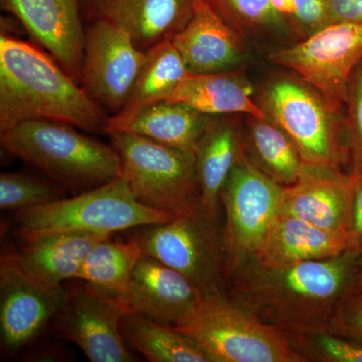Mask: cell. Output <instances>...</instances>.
Instances as JSON below:
<instances>
[{
	"label": "cell",
	"mask_w": 362,
	"mask_h": 362,
	"mask_svg": "<svg viewBox=\"0 0 362 362\" xmlns=\"http://www.w3.org/2000/svg\"><path fill=\"white\" fill-rule=\"evenodd\" d=\"M362 289L358 249L332 258L273 266L252 259L226 276V295L286 334L327 331L340 306Z\"/></svg>",
	"instance_id": "cell-1"
},
{
	"label": "cell",
	"mask_w": 362,
	"mask_h": 362,
	"mask_svg": "<svg viewBox=\"0 0 362 362\" xmlns=\"http://www.w3.org/2000/svg\"><path fill=\"white\" fill-rule=\"evenodd\" d=\"M109 117L54 59L1 33L0 132L25 121L51 120L105 133Z\"/></svg>",
	"instance_id": "cell-2"
},
{
	"label": "cell",
	"mask_w": 362,
	"mask_h": 362,
	"mask_svg": "<svg viewBox=\"0 0 362 362\" xmlns=\"http://www.w3.org/2000/svg\"><path fill=\"white\" fill-rule=\"evenodd\" d=\"M75 128L59 121H25L0 132V143L69 192H87L120 176L122 161L115 147Z\"/></svg>",
	"instance_id": "cell-3"
},
{
	"label": "cell",
	"mask_w": 362,
	"mask_h": 362,
	"mask_svg": "<svg viewBox=\"0 0 362 362\" xmlns=\"http://www.w3.org/2000/svg\"><path fill=\"white\" fill-rule=\"evenodd\" d=\"M175 214L145 206L121 176L73 197L16 211L13 233L21 244L59 233L109 235L164 223Z\"/></svg>",
	"instance_id": "cell-4"
},
{
	"label": "cell",
	"mask_w": 362,
	"mask_h": 362,
	"mask_svg": "<svg viewBox=\"0 0 362 362\" xmlns=\"http://www.w3.org/2000/svg\"><path fill=\"white\" fill-rule=\"evenodd\" d=\"M173 327L192 338L211 362H302L283 331L226 293L202 295L194 312Z\"/></svg>",
	"instance_id": "cell-5"
},
{
	"label": "cell",
	"mask_w": 362,
	"mask_h": 362,
	"mask_svg": "<svg viewBox=\"0 0 362 362\" xmlns=\"http://www.w3.org/2000/svg\"><path fill=\"white\" fill-rule=\"evenodd\" d=\"M139 228L133 238L143 254L180 272L202 295L226 293L223 225L201 202L168 223Z\"/></svg>",
	"instance_id": "cell-6"
},
{
	"label": "cell",
	"mask_w": 362,
	"mask_h": 362,
	"mask_svg": "<svg viewBox=\"0 0 362 362\" xmlns=\"http://www.w3.org/2000/svg\"><path fill=\"white\" fill-rule=\"evenodd\" d=\"M109 136L122 161L120 176L138 202L175 216L201 202L194 152L129 133Z\"/></svg>",
	"instance_id": "cell-7"
},
{
	"label": "cell",
	"mask_w": 362,
	"mask_h": 362,
	"mask_svg": "<svg viewBox=\"0 0 362 362\" xmlns=\"http://www.w3.org/2000/svg\"><path fill=\"white\" fill-rule=\"evenodd\" d=\"M284 187L257 168L246 153L235 162L221 194L226 276L258 258L282 207Z\"/></svg>",
	"instance_id": "cell-8"
},
{
	"label": "cell",
	"mask_w": 362,
	"mask_h": 362,
	"mask_svg": "<svg viewBox=\"0 0 362 362\" xmlns=\"http://www.w3.org/2000/svg\"><path fill=\"white\" fill-rule=\"evenodd\" d=\"M271 59L297 73L337 113L346 104L350 78L362 61V25L330 23L274 52Z\"/></svg>",
	"instance_id": "cell-9"
},
{
	"label": "cell",
	"mask_w": 362,
	"mask_h": 362,
	"mask_svg": "<svg viewBox=\"0 0 362 362\" xmlns=\"http://www.w3.org/2000/svg\"><path fill=\"white\" fill-rule=\"evenodd\" d=\"M271 119L291 138L305 163L341 168L349 160L339 124L320 95L295 81L281 80L267 90Z\"/></svg>",
	"instance_id": "cell-10"
},
{
	"label": "cell",
	"mask_w": 362,
	"mask_h": 362,
	"mask_svg": "<svg viewBox=\"0 0 362 362\" xmlns=\"http://www.w3.org/2000/svg\"><path fill=\"white\" fill-rule=\"evenodd\" d=\"M126 313L125 305L81 281L66 287L65 301L49 326L59 339L77 345L90 361L131 362L134 356L125 346L120 327Z\"/></svg>",
	"instance_id": "cell-11"
},
{
	"label": "cell",
	"mask_w": 362,
	"mask_h": 362,
	"mask_svg": "<svg viewBox=\"0 0 362 362\" xmlns=\"http://www.w3.org/2000/svg\"><path fill=\"white\" fill-rule=\"evenodd\" d=\"M145 54L122 28L92 21L85 30L81 87L103 108L118 113L129 99Z\"/></svg>",
	"instance_id": "cell-12"
},
{
	"label": "cell",
	"mask_w": 362,
	"mask_h": 362,
	"mask_svg": "<svg viewBox=\"0 0 362 362\" xmlns=\"http://www.w3.org/2000/svg\"><path fill=\"white\" fill-rule=\"evenodd\" d=\"M66 287H49L26 275L14 252L0 259L1 349L14 354L37 341L65 301Z\"/></svg>",
	"instance_id": "cell-13"
},
{
	"label": "cell",
	"mask_w": 362,
	"mask_h": 362,
	"mask_svg": "<svg viewBox=\"0 0 362 362\" xmlns=\"http://www.w3.org/2000/svg\"><path fill=\"white\" fill-rule=\"evenodd\" d=\"M354 188L351 173L303 162L295 183L284 187L281 213L350 237Z\"/></svg>",
	"instance_id": "cell-14"
},
{
	"label": "cell",
	"mask_w": 362,
	"mask_h": 362,
	"mask_svg": "<svg viewBox=\"0 0 362 362\" xmlns=\"http://www.w3.org/2000/svg\"><path fill=\"white\" fill-rule=\"evenodd\" d=\"M78 84L82 78L85 30L80 0H0Z\"/></svg>",
	"instance_id": "cell-15"
},
{
	"label": "cell",
	"mask_w": 362,
	"mask_h": 362,
	"mask_svg": "<svg viewBox=\"0 0 362 362\" xmlns=\"http://www.w3.org/2000/svg\"><path fill=\"white\" fill-rule=\"evenodd\" d=\"M86 20L105 21L129 33L146 52L187 25L194 0H80Z\"/></svg>",
	"instance_id": "cell-16"
},
{
	"label": "cell",
	"mask_w": 362,
	"mask_h": 362,
	"mask_svg": "<svg viewBox=\"0 0 362 362\" xmlns=\"http://www.w3.org/2000/svg\"><path fill=\"white\" fill-rule=\"evenodd\" d=\"M202 297L201 291L180 272L142 254L133 271L126 307L128 313L176 326L194 312Z\"/></svg>",
	"instance_id": "cell-17"
},
{
	"label": "cell",
	"mask_w": 362,
	"mask_h": 362,
	"mask_svg": "<svg viewBox=\"0 0 362 362\" xmlns=\"http://www.w3.org/2000/svg\"><path fill=\"white\" fill-rule=\"evenodd\" d=\"M171 42L192 74L230 71L243 56L239 33L209 0H194L189 21Z\"/></svg>",
	"instance_id": "cell-18"
},
{
	"label": "cell",
	"mask_w": 362,
	"mask_h": 362,
	"mask_svg": "<svg viewBox=\"0 0 362 362\" xmlns=\"http://www.w3.org/2000/svg\"><path fill=\"white\" fill-rule=\"evenodd\" d=\"M209 119L211 116L181 102L159 101L109 117L105 133L143 136L166 146L194 153Z\"/></svg>",
	"instance_id": "cell-19"
},
{
	"label": "cell",
	"mask_w": 362,
	"mask_h": 362,
	"mask_svg": "<svg viewBox=\"0 0 362 362\" xmlns=\"http://www.w3.org/2000/svg\"><path fill=\"white\" fill-rule=\"evenodd\" d=\"M245 149L244 136L235 120L211 116L194 151L199 202L209 216L220 218L221 189Z\"/></svg>",
	"instance_id": "cell-20"
},
{
	"label": "cell",
	"mask_w": 362,
	"mask_h": 362,
	"mask_svg": "<svg viewBox=\"0 0 362 362\" xmlns=\"http://www.w3.org/2000/svg\"><path fill=\"white\" fill-rule=\"evenodd\" d=\"M349 249H354L349 235L280 213L256 259L267 265H292L332 258Z\"/></svg>",
	"instance_id": "cell-21"
},
{
	"label": "cell",
	"mask_w": 362,
	"mask_h": 362,
	"mask_svg": "<svg viewBox=\"0 0 362 362\" xmlns=\"http://www.w3.org/2000/svg\"><path fill=\"white\" fill-rule=\"evenodd\" d=\"M111 238L99 233H59L23 244L14 252L21 268L33 280L49 287H61L78 272L90 250Z\"/></svg>",
	"instance_id": "cell-22"
},
{
	"label": "cell",
	"mask_w": 362,
	"mask_h": 362,
	"mask_svg": "<svg viewBox=\"0 0 362 362\" xmlns=\"http://www.w3.org/2000/svg\"><path fill=\"white\" fill-rule=\"evenodd\" d=\"M166 101L181 102L207 116L246 114L257 118L268 117L252 101V89L246 80L230 71L188 73Z\"/></svg>",
	"instance_id": "cell-23"
},
{
	"label": "cell",
	"mask_w": 362,
	"mask_h": 362,
	"mask_svg": "<svg viewBox=\"0 0 362 362\" xmlns=\"http://www.w3.org/2000/svg\"><path fill=\"white\" fill-rule=\"evenodd\" d=\"M142 254L133 237L124 243L107 238L90 250L76 280L83 281L93 291L118 300L126 307L133 271Z\"/></svg>",
	"instance_id": "cell-24"
},
{
	"label": "cell",
	"mask_w": 362,
	"mask_h": 362,
	"mask_svg": "<svg viewBox=\"0 0 362 362\" xmlns=\"http://www.w3.org/2000/svg\"><path fill=\"white\" fill-rule=\"evenodd\" d=\"M124 340L151 362H211L201 347L185 333L137 313L121 320Z\"/></svg>",
	"instance_id": "cell-25"
},
{
	"label": "cell",
	"mask_w": 362,
	"mask_h": 362,
	"mask_svg": "<svg viewBox=\"0 0 362 362\" xmlns=\"http://www.w3.org/2000/svg\"><path fill=\"white\" fill-rule=\"evenodd\" d=\"M250 160L282 187L295 183L303 160L291 138L271 118L249 116Z\"/></svg>",
	"instance_id": "cell-26"
},
{
	"label": "cell",
	"mask_w": 362,
	"mask_h": 362,
	"mask_svg": "<svg viewBox=\"0 0 362 362\" xmlns=\"http://www.w3.org/2000/svg\"><path fill=\"white\" fill-rule=\"evenodd\" d=\"M188 73L182 57L171 40L154 45L146 51L129 99L120 112L166 101Z\"/></svg>",
	"instance_id": "cell-27"
},
{
	"label": "cell",
	"mask_w": 362,
	"mask_h": 362,
	"mask_svg": "<svg viewBox=\"0 0 362 362\" xmlns=\"http://www.w3.org/2000/svg\"><path fill=\"white\" fill-rule=\"evenodd\" d=\"M65 188L58 183L21 173L0 175V209L13 213L59 201L66 197Z\"/></svg>",
	"instance_id": "cell-28"
},
{
	"label": "cell",
	"mask_w": 362,
	"mask_h": 362,
	"mask_svg": "<svg viewBox=\"0 0 362 362\" xmlns=\"http://www.w3.org/2000/svg\"><path fill=\"white\" fill-rule=\"evenodd\" d=\"M286 335L302 362H362L361 343L349 338L328 331Z\"/></svg>",
	"instance_id": "cell-29"
},
{
	"label": "cell",
	"mask_w": 362,
	"mask_h": 362,
	"mask_svg": "<svg viewBox=\"0 0 362 362\" xmlns=\"http://www.w3.org/2000/svg\"><path fill=\"white\" fill-rule=\"evenodd\" d=\"M230 25L246 28L282 30L286 21L278 16L270 0H209Z\"/></svg>",
	"instance_id": "cell-30"
},
{
	"label": "cell",
	"mask_w": 362,
	"mask_h": 362,
	"mask_svg": "<svg viewBox=\"0 0 362 362\" xmlns=\"http://www.w3.org/2000/svg\"><path fill=\"white\" fill-rule=\"evenodd\" d=\"M345 130L354 175L362 173V61L350 78Z\"/></svg>",
	"instance_id": "cell-31"
},
{
	"label": "cell",
	"mask_w": 362,
	"mask_h": 362,
	"mask_svg": "<svg viewBox=\"0 0 362 362\" xmlns=\"http://www.w3.org/2000/svg\"><path fill=\"white\" fill-rule=\"evenodd\" d=\"M327 331L362 344V289L340 306Z\"/></svg>",
	"instance_id": "cell-32"
},
{
	"label": "cell",
	"mask_w": 362,
	"mask_h": 362,
	"mask_svg": "<svg viewBox=\"0 0 362 362\" xmlns=\"http://www.w3.org/2000/svg\"><path fill=\"white\" fill-rule=\"evenodd\" d=\"M294 2L293 21L307 35L332 23L325 0H294Z\"/></svg>",
	"instance_id": "cell-33"
},
{
	"label": "cell",
	"mask_w": 362,
	"mask_h": 362,
	"mask_svg": "<svg viewBox=\"0 0 362 362\" xmlns=\"http://www.w3.org/2000/svg\"><path fill=\"white\" fill-rule=\"evenodd\" d=\"M332 23L362 25V0H325Z\"/></svg>",
	"instance_id": "cell-34"
},
{
	"label": "cell",
	"mask_w": 362,
	"mask_h": 362,
	"mask_svg": "<svg viewBox=\"0 0 362 362\" xmlns=\"http://www.w3.org/2000/svg\"><path fill=\"white\" fill-rule=\"evenodd\" d=\"M354 175V197H352L350 237H351L352 247L354 249H361L362 247V173Z\"/></svg>",
	"instance_id": "cell-35"
},
{
	"label": "cell",
	"mask_w": 362,
	"mask_h": 362,
	"mask_svg": "<svg viewBox=\"0 0 362 362\" xmlns=\"http://www.w3.org/2000/svg\"><path fill=\"white\" fill-rule=\"evenodd\" d=\"M275 13L283 20H292L295 16L294 0H270Z\"/></svg>",
	"instance_id": "cell-36"
},
{
	"label": "cell",
	"mask_w": 362,
	"mask_h": 362,
	"mask_svg": "<svg viewBox=\"0 0 362 362\" xmlns=\"http://www.w3.org/2000/svg\"><path fill=\"white\" fill-rule=\"evenodd\" d=\"M359 251V267H361V275H362V247L358 249Z\"/></svg>",
	"instance_id": "cell-37"
}]
</instances>
